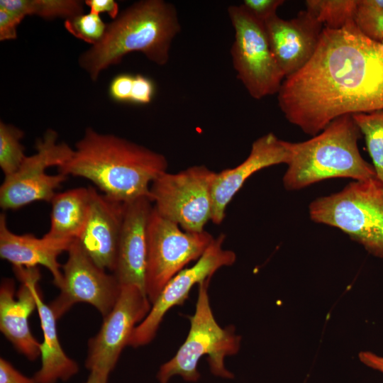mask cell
<instances>
[{
  "mask_svg": "<svg viewBox=\"0 0 383 383\" xmlns=\"http://www.w3.org/2000/svg\"><path fill=\"white\" fill-rule=\"evenodd\" d=\"M277 94L285 118L311 136L340 116L383 110V42L355 21L323 28L310 60L284 78Z\"/></svg>",
  "mask_w": 383,
  "mask_h": 383,
  "instance_id": "cell-1",
  "label": "cell"
},
{
  "mask_svg": "<svg viewBox=\"0 0 383 383\" xmlns=\"http://www.w3.org/2000/svg\"><path fill=\"white\" fill-rule=\"evenodd\" d=\"M166 157L145 146L87 128L72 158L58 168L91 181L107 197L123 204L149 196L152 183L167 172Z\"/></svg>",
  "mask_w": 383,
  "mask_h": 383,
  "instance_id": "cell-2",
  "label": "cell"
},
{
  "mask_svg": "<svg viewBox=\"0 0 383 383\" xmlns=\"http://www.w3.org/2000/svg\"><path fill=\"white\" fill-rule=\"evenodd\" d=\"M180 30L174 4L163 0L140 1L107 25L101 40L82 54L79 64L93 81L132 52H142L162 66L169 61L171 45Z\"/></svg>",
  "mask_w": 383,
  "mask_h": 383,
  "instance_id": "cell-3",
  "label": "cell"
},
{
  "mask_svg": "<svg viewBox=\"0 0 383 383\" xmlns=\"http://www.w3.org/2000/svg\"><path fill=\"white\" fill-rule=\"evenodd\" d=\"M361 132L350 114L334 119L311 139L291 143L292 155L283 176L284 187L296 191L332 178L354 181L377 179L372 165L361 156Z\"/></svg>",
  "mask_w": 383,
  "mask_h": 383,
  "instance_id": "cell-4",
  "label": "cell"
},
{
  "mask_svg": "<svg viewBox=\"0 0 383 383\" xmlns=\"http://www.w3.org/2000/svg\"><path fill=\"white\" fill-rule=\"evenodd\" d=\"M210 281L208 279L199 284L195 311L189 316L188 335L176 354L160 366L157 374L160 383H167L177 375L187 382L198 381V364L203 356L208 357L213 374L227 379L233 377L226 369L224 360L238 352L241 337L233 326L222 328L216 321L208 292Z\"/></svg>",
  "mask_w": 383,
  "mask_h": 383,
  "instance_id": "cell-5",
  "label": "cell"
},
{
  "mask_svg": "<svg viewBox=\"0 0 383 383\" xmlns=\"http://www.w3.org/2000/svg\"><path fill=\"white\" fill-rule=\"evenodd\" d=\"M311 219L337 228L383 258V183L378 179L353 181L341 191L313 200Z\"/></svg>",
  "mask_w": 383,
  "mask_h": 383,
  "instance_id": "cell-6",
  "label": "cell"
},
{
  "mask_svg": "<svg viewBox=\"0 0 383 383\" xmlns=\"http://www.w3.org/2000/svg\"><path fill=\"white\" fill-rule=\"evenodd\" d=\"M228 14L234 29L231 55L237 78L255 99L277 94L285 77L272 52L265 23L242 4L230 6Z\"/></svg>",
  "mask_w": 383,
  "mask_h": 383,
  "instance_id": "cell-7",
  "label": "cell"
},
{
  "mask_svg": "<svg viewBox=\"0 0 383 383\" xmlns=\"http://www.w3.org/2000/svg\"><path fill=\"white\" fill-rule=\"evenodd\" d=\"M213 239L205 230L185 231L152 209L148 225L145 284L152 304L167 283L189 262L198 260Z\"/></svg>",
  "mask_w": 383,
  "mask_h": 383,
  "instance_id": "cell-8",
  "label": "cell"
},
{
  "mask_svg": "<svg viewBox=\"0 0 383 383\" xmlns=\"http://www.w3.org/2000/svg\"><path fill=\"white\" fill-rule=\"evenodd\" d=\"M216 172L195 165L177 173L165 172L152 183L154 209L187 232H201L211 220V185Z\"/></svg>",
  "mask_w": 383,
  "mask_h": 383,
  "instance_id": "cell-9",
  "label": "cell"
},
{
  "mask_svg": "<svg viewBox=\"0 0 383 383\" xmlns=\"http://www.w3.org/2000/svg\"><path fill=\"white\" fill-rule=\"evenodd\" d=\"M36 152L26 156L18 170L5 177L0 187V206L4 210H16L38 201L50 202L55 190L67 176L48 174L47 168H57L67 162L74 150L65 143H57V133L48 129L35 144Z\"/></svg>",
  "mask_w": 383,
  "mask_h": 383,
  "instance_id": "cell-10",
  "label": "cell"
},
{
  "mask_svg": "<svg viewBox=\"0 0 383 383\" xmlns=\"http://www.w3.org/2000/svg\"><path fill=\"white\" fill-rule=\"evenodd\" d=\"M67 252L60 292L49 305L57 320L79 302L91 304L105 317L118 299L121 284L113 273H107L90 259L77 240L72 242Z\"/></svg>",
  "mask_w": 383,
  "mask_h": 383,
  "instance_id": "cell-11",
  "label": "cell"
},
{
  "mask_svg": "<svg viewBox=\"0 0 383 383\" xmlns=\"http://www.w3.org/2000/svg\"><path fill=\"white\" fill-rule=\"evenodd\" d=\"M151 306L146 293L140 288L121 285L115 305L104 317L99 332L88 341L86 368L89 372L110 374L128 346L135 328L145 319Z\"/></svg>",
  "mask_w": 383,
  "mask_h": 383,
  "instance_id": "cell-12",
  "label": "cell"
},
{
  "mask_svg": "<svg viewBox=\"0 0 383 383\" xmlns=\"http://www.w3.org/2000/svg\"><path fill=\"white\" fill-rule=\"evenodd\" d=\"M225 239L223 233L214 238L193 266L184 268L167 283L147 316L135 328L128 346L138 348L150 343L167 311L174 306L182 305L194 285L211 279L218 270L231 266L235 262V253L223 248Z\"/></svg>",
  "mask_w": 383,
  "mask_h": 383,
  "instance_id": "cell-13",
  "label": "cell"
},
{
  "mask_svg": "<svg viewBox=\"0 0 383 383\" xmlns=\"http://www.w3.org/2000/svg\"><path fill=\"white\" fill-rule=\"evenodd\" d=\"M21 282L16 293L14 281L4 278L0 286V330L20 353L30 360L40 355V343L33 335L28 318L36 309L33 287L40 278L39 269L13 267Z\"/></svg>",
  "mask_w": 383,
  "mask_h": 383,
  "instance_id": "cell-14",
  "label": "cell"
},
{
  "mask_svg": "<svg viewBox=\"0 0 383 383\" xmlns=\"http://www.w3.org/2000/svg\"><path fill=\"white\" fill-rule=\"evenodd\" d=\"M292 155L291 142L269 133L255 140L248 157L233 168L216 172L211 185V221L220 225L226 210L245 181L255 172L279 164L287 165Z\"/></svg>",
  "mask_w": 383,
  "mask_h": 383,
  "instance_id": "cell-15",
  "label": "cell"
},
{
  "mask_svg": "<svg viewBox=\"0 0 383 383\" xmlns=\"http://www.w3.org/2000/svg\"><path fill=\"white\" fill-rule=\"evenodd\" d=\"M265 26L272 52L285 77L298 72L310 60L323 29L306 10L288 20L276 14L265 22Z\"/></svg>",
  "mask_w": 383,
  "mask_h": 383,
  "instance_id": "cell-16",
  "label": "cell"
},
{
  "mask_svg": "<svg viewBox=\"0 0 383 383\" xmlns=\"http://www.w3.org/2000/svg\"><path fill=\"white\" fill-rule=\"evenodd\" d=\"M90 188V204L84 228L77 239L90 259L100 268L115 269L126 204Z\"/></svg>",
  "mask_w": 383,
  "mask_h": 383,
  "instance_id": "cell-17",
  "label": "cell"
},
{
  "mask_svg": "<svg viewBox=\"0 0 383 383\" xmlns=\"http://www.w3.org/2000/svg\"><path fill=\"white\" fill-rule=\"evenodd\" d=\"M153 204L149 196L125 205V212L113 274L121 284L138 287L145 292L148 225Z\"/></svg>",
  "mask_w": 383,
  "mask_h": 383,
  "instance_id": "cell-18",
  "label": "cell"
},
{
  "mask_svg": "<svg viewBox=\"0 0 383 383\" xmlns=\"http://www.w3.org/2000/svg\"><path fill=\"white\" fill-rule=\"evenodd\" d=\"M72 243L36 238L32 234L18 235L11 231L6 215L0 214V257L13 267H35L44 266L51 273L54 284L62 286L63 274L58 256L67 251Z\"/></svg>",
  "mask_w": 383,
  "mask_h": 383,
  "instance_id": "cell-19",
  "label": "cell"
},
{
  "mask_svg": "<svg viewBox=\"0 0 383 383\" xmlns=\"http://www.w3.org/2000/svg\"><path fill=\"white\" fill-rule=\"evenodd\" d=\"M33 294L43 334L40 343L41 366L33 377L37 383L67 381L77 374L78 364L64 352L57 335V318L43 301L38 284L33 287Z\"/></svg>",
  "mask_w": 383,
  "mask_h": 383,
  "instance_id": "cell-20",
  "label": "cell"
},
{
  "mask_svg": "<svg viewBox=\"0 0 383 383\" xmlns=\"http://www.w3.org/2000/svg\"><path fill=\"white\" fill-rule=\"evenodd\" d=\"M50 203V228L44 236L69 243L77 240L88 216L90 188L78 187L56 193Z\"/></svg>",
  "mask_w": 383,
  "mask_h": 383,
  "instance_id": "cell-21",
  "label": "cell"
},
{
  "mask_svg": "<svg viewBox=\"0 0 383 383\" xmlns=\"http://www.w3.org/2000/svg\"><path fill=\"white\" fill-rule=\"evenodd\" d=\"M0 7L16 11L24 17L38 16L45 19H66L83 13V3L77 0H1Z\"/></svg>",
  "mask_w": 383,
  "mask_h": 383,
  "instance_id": "cell-22",
  "label": "cell"
},
{
  "mask_svg": "<svg viewBox=\"0 0 383 383\" xmlns=\"http://www.w3.org/2000/svg\"><path fill=\"white\" fill-rule=\"evenodd\" d=\"M306 11L323 28L340 30L355 21L357 0H307Z\"/></svg>",
  "mask_w": 383,
  "mask_h": 383,
  "instance_id": "cell-23",
  "label": "cell"
},
{
  "mask_svg": "<svg viewBox=\"0 0 383 383\" xmlns=\"http://www.w3.org/2000/svg\"><path fill=\"white\" fill-rule=\"evenodd\" d=\"M351 116L365 137L377 178L383 183V110Z\"/></svg>",
  "mask_w": 383,
  "mask_h": 383,
  "instance_id": "cell-24",
  "label": "cell"
},
{
  "mask_svg": "<svg viewBox=\"0 0 383 383\" xmlns=\"http://www.w3.org/2000/svg\"><path fill=\"white\" fill-rule=\"evenodd\" d=\"M23 135L18 128L0 122V167L5 177L16 172L26 157L20 142Z\"/></svg>",
  "mask_w": 383,
  "mask_h": 383,
  "instance_id": "cell-25",
  "label": "cell"
},
{
  "mask_svg": "<svg viewBox=\"0 0 383 383\" xmlns=\"http://www.w3.org/2000/svg\"><path fill=\"white\" fill-rule=\"evenodd\" d=\"M64 25L72 35L92 45L101 40L107 28L99 15L90 12L66 19Z\"/></svg>",
  "mask_w": 383,
  "mask_h": 383,
  "instance_id": "cell-26",
  "label": "cell"
},
{
  "mask_svg": "<svg viewBox=\"0 0 383 383\" xmlns=\"http://www.w3.org/2000/svg\"><path fill=\"white\" fill-rule=\"evenodd\" d=\"M355 22L369 38L383 42V10L363 5L357 0Z\"/></svg>",
  "mask_w": 383,
  "mask_h": 383,
  "instance_id": "cell-27",
  "label": "cell"
},
{
  "mask_svg": "<svg viewBox=\"0 0 383 383\" xmlns=\"http://www.w3.org/2000/svg\"><path fill=\"white\" fill-rule=\"evenodd\" d=\"M284 0H245L242 5L256 18L265 22L277 14V9Z\"/></svg>",
  "mask_w": 383,
  "mask_h": 383,
  "instance_id": "cell-28",
  "label": "cell"
},
{
  "mask_svg": "<svg viewBox=\"0 0 383 383\" xmlns=\"http://www.w3.org/2000/svg\"><path fill=\"white\" fill-rule=\"evenodd\" d=\"M24 18L16 11L0 7V40L16 39L17 27Z\"/></svg>",
  "mask_w": 383,
  "mask_h": 383,
  "instance_id": "cell-29",
  "label": "cell"
},
{
  "mask_svg": "<svg viewBox=\"0 0 383 383\" xmlns=\"http://www.w3.org/2000/svg\"><path fill=\"white\" fill-rule=\"evenodd\" d=\"M155 87L153 82L147 77L135 75L130 101L139 104H147L152 101Z\"/></svg>",
  "mask_w": 383,
  "mask_h": 383,
  "instance_id": "cell-30",
  "label": "cell"
},
{
  "mask_svg": "<svg viewBox=\"0 0 383 383\" xmlns=\"http://www.w3.org/2000/svg\"><path fill=\"white\" fill-rule=\"evenodd\" d=\"M133 77L134 76L128 74L116 76L109 86L111 97L116 101H130Z\"/></svg>",
  "mask_w": 383,
  "mask_h": 383,
  "instance_id": "cell-31",
  "label": "cell"
},
{
  "mask_svg": "<svg viewBox=\"0 0 383 383\" xmlns=\"http://www.w3.org/2000/svg\"><path fill=\"white\" fill-rule=\"evenodd\" d=\"M0 383H37L18 371L9 361L0 358Z\"/></svg>",
  "mask_w": 383,
  "mask_h": 383,
  "instance_id": "cell-32",
  "label": "cell"
},
{
  "mask_svg": "<svg viewBox=\"0 0 383 383\" xmlns=\"http://www.w3.org/2000/svg\"><path fill=\"white\" fill-rule=\"evenodd\" d=\"M85 4L90 8L91 13L99 15L105 12L113 19L118 17V4L113 0H87Z\"/></svg>",
  "mask_w": 383,
  "mask_h": 383,
  "instance_id": "cell-33",
  "label": "cell"
},
{
  "mask_svg": "<svg viewBox=\"0 0 383 383\" xmlns=\"http://www.w3.org/2000/svg\"><path fill=\"white\" fill-rule=\"evenodd\" d=\"M359 358L366 366L383 373V357L372 352L363 351L360 353Z\"/></svg>",
  "mask_w": 383,
  "mask_h": 383,
  "instance_id": "cell-34",
  "label": "cell"
},
{
  "mask_svg": "<svg viewBox=\"0 0 383 383\" xmlns=\"http://www.w3.org/2000/svg\"><path fill=\"white\" fill-rule=\"evenodd\" d=\"M109 374L100 371H91L84 383H107Z\"/></svg>",
  "mask_w": 383,
  "mask_h": 383,
  "instance_id": "cell-35",
  "label": "cell"
}]
</instances>
